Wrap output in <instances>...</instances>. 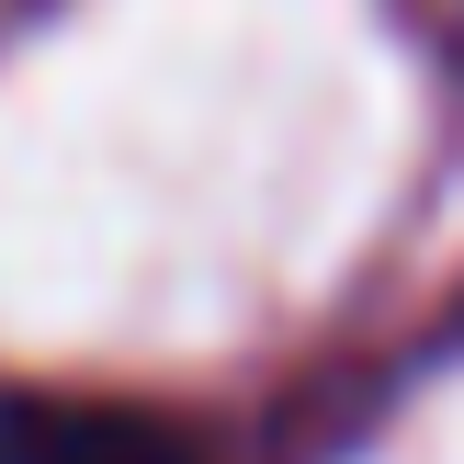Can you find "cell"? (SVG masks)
I'll return each mask as SVG.
<instances>
[{"label":"cell","instance_id":"1","mask_svg":"<svg viewBox=\"0 0 464 464\" xmlns=\"http://www.w3.org/2000/svg\"><path fill=\"white\" fill-rule=\"evenodd\" d=\"M0 464H181L170 430L136 408H80V397H12L0 408Z\"/></svg>","mask_w":464,"mask_h":464}]
</instances>
